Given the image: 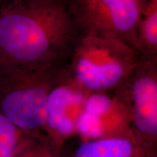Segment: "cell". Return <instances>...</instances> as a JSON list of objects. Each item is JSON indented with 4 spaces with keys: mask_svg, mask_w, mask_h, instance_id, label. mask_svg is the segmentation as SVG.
I'll return each mask as SVG.
<instances>
[{
    "mask_svg": "<svg viewBox=\"0 0 157 157\" xmlns=\"http://www.w3.org/2000/svg\"><path fill=\"white\" fill-rule=\"evenodd\" d=\"M82 35L67 0H14L0 7L1 62L68 64Z\"/></svg>",
    "mask_w": 157,
    "mask_h": 157,
    "instance_id": "cell-1",
    "label": "cell"
},
{
    "mask_svg": "<svg viewBox=\"0 0 157 157\" xmlns=\"http://www.w3.org/2000/svg\"><path fill=\"white\" fill-rule=\"evenodd\" d=\"M17 157H61L47 138L39 139Z\"/></svg>",
    "mask_w": 157,
    "mask_h": 157,
    "instance_id": "cell-10",
    "label": "cell"
},
{
    "mask_svg": "<svg viewBox=\"0 0 157 157\" xmlns=\"http://www.w3.org/2000/svg\"><path fill=\"white\" fill-rule=\"evenodd\" d=\"M146 157H157V155H152V156H147Z\"/></svg>",
    "mask_w": 157,
    "mask_h": 157,
    "instance_id": "cell-12",
    "label": "cell"
},
{
    "mask_svg": "<svg viewBox=\"0 0 157 157\" xmlns=\"http://www.w3.org/2000/svg\"><path fill=\"white\" fill-rule=\"evenodd\" d=\"M87 95L68 83L56 87L49 97L44 132L51 146L59 153L66 140L76 133L78 119Z\"/></svg>",
    "mask_w": 157,
    "mask_h": 157,
    "instance_id": "cell-6",
    "label": "cell"
},
{
    "mask_svg": "<svg viewBox=\"0 0 157 157\" xmlns=\"http://www.w3.org/2000/svg\"><path fill=\"white\" fill-rule=\"evenodd\" d=\"M146 151L129 129L84 141L68 157H146Z\"/></svg>",
    "mask_w": 157,
    "mask_h": 157,
    "instance_id": "cell-7",
    "label": "cell"
},
{
    "mask_svg": "<svg viewBox=\"0 0 157 157\" xmlns=\"http://www.w3.org/2000/svg\"><path fill=\"white\" fill-rule=\"evenodd\" d=\"M140 58L135 49L119 39L83 34L68 63L70 84L87 94L113 90Z\"/></svg>",
    "mask_w": 157,
    "mask_h": 157,
    "instance_id": "cell-3",
    "label": "cell"
},
{
    "mask_svg": "<svg viewBox=\"0 0 157 157\" xmlns=\"http://www.w3.org/2000/svg\"><path fill=\"white\" fill-rule=\"evenodd\" d=\"M113 91L129 129L148 156L156 155L157 60H140Z\"/></svg>",
    "mask_w": 157,
    "mask_h": 157,
    "instance_id": "cell-4",
    "label": "cell"
},
{
    "mask_svg": "<svg viewBox=\"0 0 157 157\" xmlns=\"http://www.w3.org/2000/svg\"><path fill=\"white\" fill-rule=\"evenodd\" d=\"M13 1H14V0H0V7H2L3 5H7V4Z\"/></svg>",
    "mask_w": 157,
    "mask_h": 157,
    "instance_id": "cell-11",
    "label": "cell"
},
{
    "mask_svg": "<svg viewBox=\"0 0 157 157\" xmlns=\"http://www.w3.org/2000/svg\"><path fill=\"white\" fill-rule=\"evenodd\" d=\"M39 139L21 130L0 113V157H17Z\"/></svg>",
    "mask_w": 157,
    "mask_h": 157,
    "instance_id": "cell-9",
    "label": "cell"
},
{
    "mask_svg": "<svg viewBox=\"0 0 157 157\" xmlns=\"http://www.w3.org/2000/svg\"><path fill=\"white\" fill-rule=\"evenodd\" d=\"M143 1L67 0V2L83 34L113 37L137 51V29Z\"/></svg>",
    "mask_w": 157,
    "mask_h": 157,
    "instance_id": "cell-5",
    "label": "cell"
},
{
    "mask_svg": "<svg viewBox=\"0 0 157 157\" xmlns=\"http://www.w3.org/2000/svg\"><path fill=\"white\" fill-rule=\"evenodd\" d=\"M137 51L143 60H157V0H144L137 29Z\"/></svg>",
    "mask_w": 157,
    "mask_h": 157,
    "instance_id": "cell-8",
    "label": "cell"
},
{
    "mask_svg": "<svg viewBox=\"0 0 157 157\" xmlns=\"http://www.w3.org/2000/svg\"><path fill=\"white\" fill-rule=\"evenodd\" d=\"M69 82L68 63L31 67L0 61V113L31 136L45 138L49 97Z\"/></svg>",
    "mask_w": 157,
    "mask_h": 157,
    "instance_id": "cell-2",
    "label": "cell"
}]
</instances>
